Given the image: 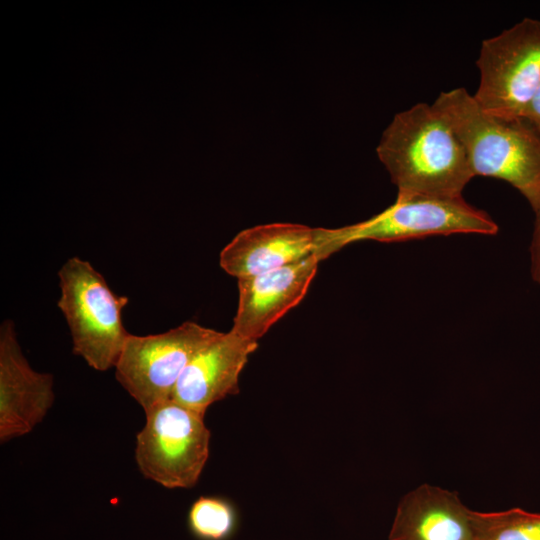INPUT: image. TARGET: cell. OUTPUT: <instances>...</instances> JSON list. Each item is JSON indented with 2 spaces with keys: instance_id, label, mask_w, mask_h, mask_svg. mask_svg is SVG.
<instances>
[{
  "instance_id": "obj_7",
  "label": "cell",
  "mask_w": 540,
  "mask_h": 540,
  "mask_svg": "<svg viewBox=\"0 0 540 540\" xmlns=\"http://www.w3.org/2000/svg\"><path fill=\"white\" fill-rule=\"evenodd\" d=\"M220 332L185 322L159 334H129L115 365V377L144 411L172 399L193 356Z\"/></svg>"
},
{
  "instance_id": "obj_8",
  "label": "cell",
  "mask_w": 540,
  "mask_h": 540,
  "mask_svg": "<svg viewBox=\"0 0 540 540\" xmlns=\"http://www.w3.org/2000/svg\"><path fill=\"white\" fill-rule=\"evenodd\" d=\"M54 379L35 371L18 343L9 319L0 327V441L30 433L52 407Z\"/></svg>"
},
{
  "instance_id": "obj_16",
  "label": "cell",
  "mask_w": 540,
  "mask_h": 540,
  "mask_svg": "<svg viewBox=\"0 0 540 540\" xmlns=\"http://www.w3.org/2000/svg\"><path fill=\"white\" fill-rule=\"evenodd\" d=\"M524 119L540 134V82L525 112Z\"/></svg>"
},
{
  "instance_id": "obj_5",
  "label": "cell",
  "mask_w": 540,
  "mask_h": 540,
  "mask_svg": "<svg viewBox=\"0 0 540 540\" xmlns=\"http://www.w3.org/2000/svg\"><path fill=\"white\" fill-rule=\"evenodd\" d=\"M145 414L135 448L141 474L168 489L194 487L209 457L205 413L170 399Z\"/></svg>"
},
{
  "instance_id": "obj_10",
  "label": "cell",
  "mask_w": 540,
  "mask_h": 540,
  "mask_svg": "<svg viewBox=\"0 0 540 540\" xmlns=\"http://www.w3.org/2000/svg\"><path fill=\"white\" fill-rule=\"evenodd\" d=\"M258 341L233 330L220 332L191 359L181 374L172 399L206 413L210 405L239 392V376Z\"/></svg>"
},
{
  "instance_id": "obj_12",
  "label": "cell",
  "mask_w": 540,
  "mask_h": 540,
  "mask_svg": "<svg viewBox=\"0 0 540 540\" xmlns=\"http://www.w3.org/2000/svg\"><path fill=\"white\" fill-rule=\"evenodd\" d=\"M315 228L295 223H271L245 229L220 253V266L237 279L262 274L298 262L315 247Z\"/></svg>"
},
{
  "instance_id": "obj_1",
  "label": "cell",
  "mask_w": 540,
  "mask_h": 540,
  "mask_svg": "<svg viewBox=\"0 0 540 540\" xmlns=\"http://www.w3.org/2000/svg\"><path fill=\"white\" fill-rule=\"evenodd\" d=\"M376 152L397 197H463L474 177L463 145L432 104L418 103L397 113Z\"/></svg>"
},
{
  "instance_id": "obj_4",
  "label": "cell",
  "mask_w": 540,
  "mask_h": 540,
  "mask_svg": "<svg viewBox=\"0 0 540 540\" xmlns=\"http://www.w3.org/2000/svg\"><path fill=\"white\" fill-rule=\"evenodd\" d=\"M58 307L68 324L73 353L97 371L115 367L129 332L122 322L128 298L115 294L104 277L79 257L58 272Z\"/></svg>"
},
{
  "instance_id": "obj_2",
  "label": "cell",
  "mask_w": 540,
  "mask_h": 540,
  "mask_svg": "<svg viewBox=\"0 0 540 540\" xmlns=\"http://www.w3.org/2000/svg\"><path fill=\"white\" fill-rule=\"evenodd\" d=\"M463 145L475 176L506 181L540 208V134L524 118L483 111L465 88L441 92L432 104Z\"/></svg>"
},
{
  "instance_id": "obj_6",
  "label": "cell",
  "mask_w": 540,
  "mask_h": 540,
  "mask_svg": "<svg viewBox=\"0 0 540 540\" xmlns=\"http://www.w3.org/2000/svg\"><path fill=\"white\" fill-rule=\"evenodd\" d=\"M473 98L486 113L524 118L540 82V20L524 18L482 41Z\"/></svg>"
},
{
  "instance_id": "obj_3",
  "label": "cell",
  "mask_w": 540,
  "mask_h": 540,
  "mask_svg": "<svg viewBox=\"0 0 540 540\" xmlns=\"http://www.w3.org/2000/svg\"><path fill=\"white\" fill-rule=\"evenodd\" d=\"M496 222L463 197H397L396 201L373 217L340 228H315L313 255L319 261L348 244L375 240L404 241L432 235L476 233L494 235Z\"/></svg>"
},
{
  "instance_id": "obj_13",
  "label": "cell",
  "mask_w": 540,
  "mask_h": 540,
  "mask_svg": "<svg viewBox=\"0 0 540 540\" xmlns=\"http://www.w3.org/2000/svg\"><path fill=\"white\" fill-rule=\"evenodd\" d=\"M471 514L477 540H540V513L512 508Z\"/></svg>"
},
{
  "instance_id": "obj_11",
  "label": "cell",
  "mask_w": 540,
  "mask_h": 540,
  "mask_svg": "<svg viewBox=\"0 0 540 540\" xmlns=\"http://www.w3.org/2000/svg\"><path fill=\"white\" fill-rule=\"evenodd\" d=\"M471 513L458 493L424 483L400 499L388 540H477Z\"/></svg>"
},
{
  "instance_id": "obj_9",
  "label": "cell",
  "mask_w": 540,
  "mask_h": 540,
  "mask_svg": "<svg viewBox=\"0 0 540 540\" xmlns=\"http://www.w3.org/2000/svg\"><path fill=\"white\" fill-rule=\"evenodd\" d=\"M319 262L311 254L282 268L238 279L239 301L231 330L258 341L304 298Z\"/></svg>"
},
{
  "instance_id": "obj_14",
  "label": "cell",
  "mask_w": 540,
  "mask_h": 540,
  "mask_svg": "<svg viewBox=\"0 0 540 540\" xmlns=\"http://www.w3.org/2000/svg\"><path fill=\"white\" fill-rule=\"evenodd\" d=\"M190 533L198 540H228L237 527V513L226 499L201 496L187 514Z\"/></svg>"
},
{
  "instance_id": "obj_15",
  "label": "cell",
  "mask_w": 540,
  "mask_h": 540,
  "mask_svg": "<svg viewBox=\"0 0 540 540\" xmlns=\"http://www.w3.org/2000/svg\"><path fill=\"white\" fill-rule=\"evenodd\" d=\"M535 226L530 246L531 274L533 279L540 283V208L535 212Z\"/></svg>"
}]
</instances>
